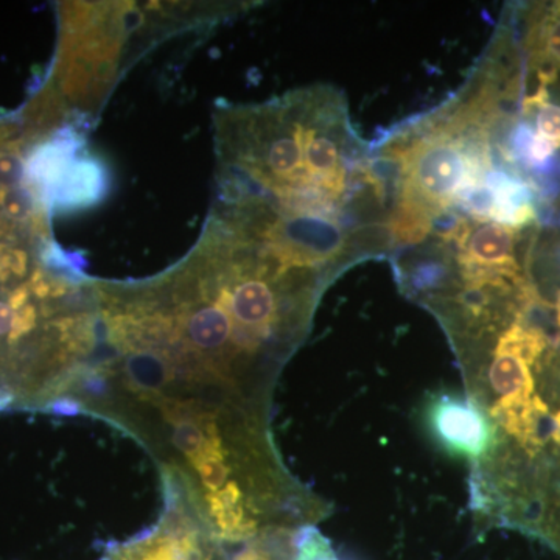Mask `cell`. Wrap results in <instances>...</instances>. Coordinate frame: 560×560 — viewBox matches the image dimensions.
Here are the masks:
<instances>
[{
    "label": "cell",
    "mask_w": 560,
    "mask_h": 560,
    "mask_svg": "<svg viewBox=\"0 0 560 560\" xmlns=\"http://www.w3.org/2000/svg\"><path fill=\"white\" fill-rule=\"evenodd\" d=\"M293 560H341L330 541L318 529L305 526L298 529Z\"/></svg>",
    "instance_id": "9c48e42d"
},
{
    "label": "cell",
    "mask_w": 560,
    "mask_h": 560,
    "mask_svg": "<svg viewBox=\"0 0 560 560\" xmlns=\"http://www.w3.org/2000/svg\"><path fill=\"white\" fill-rule=\"evenodd\" d=\"M492 418L529 453L540 451L551 441L560 445L558 423L539 396L530 397L525 404H495Z\"/></svg>",
    "instance_id": "5b68a950"
},
{
    "label": "cell",
    "mask_w": 560,
    "mask_h": 560,
    "mask_svg": "<svg viewBox=\"0 0 560 560\" xmlns=\"http://www.w3.org/2000/svg\"><path fill=\"white\" fill-rule=\"evenodd\" d=\"M102 560H234L231 545L212 533L189 510L165 501L156 525L139 536L113 545Z\"/></svg>",
    "instance_id": "3957f363"
},
{
    "label": "cell",
    "mask_w": 560,
    "mask_h": 560,
    "mask_svg": "<svg viewBox=\"0 0 560 560\" xmlns=\"http://www.w3.org/2000/svg\"><path fill=\"white\" fill-rule=\"evenodd\" d=\"M423 418L431 436L452 456L477 460L495 445V427L485 408L470 397L436 394L427 404Z\"/></svg>",
    "instance_id": "277c9868"
},
{
    "label": "cell",
    "mask_w": 560,
    "mask_h": 560,
    "mask_svg": "<svg viewBox=\"0 0 560 560\" xmlns=\"http://www.w3.org/2000/svg\"><path fill=\"white\" fill-rule=\"evenodd\" d=\"M338 272L285 220L213 202L200 241L168 270L94 279L95 348L62 416L113 423L205 521L232 517L276 463L268 385Z\"/></svg>",
    "instance_id": "6da1fadb"
},
{
    "label": "cell",
    "mask_w": 560,
    "mask_h": 560,
    "mask_svg": "<svg viewBox=\"0 0 560 560\" xmlns=\"http://www.w3.org/2000/svg\"><path fill=\"white\" fill-rule=\"evenodd\" d=\"M525 51L529 68L539 73L560 70V2H541L530 9L526 21Z\"/></svg>",
    "instance_id": "8992f818"
},
{
    "label": "cell",
    "mask_w": 560,
    "mask_h": 560,
    "mask_svg": "<svg viewBox=\"0 0 560 560\" xmlns=\"http://www.w3.org/2000/svg\"><path fill=\"white\" fill-rule=\"evenodd\" d=\"M556 318H558V326L560 329V293L558 296V305H556Z\"/></svg>",
    "instance_id": "30bf717a"
},
{
    "label": "cell",
    "mask_w": 560,
    "mask_h": 560,
    "mask_svg": "<svg viewBox=\"0 0 560 560\" xmlns=\"http://www.w3.org/2000/svg\"><path fill=\"white\" fill-rule=\"evenodd\" d=\"M537 110L536 128L537 135L550 140L556 147H560V106L548 102V90L540 84L539 90L533 97L526 98L523 103V113L528 116L530 110Z\"/></svg>",
    "instance_id": "ba28073f"
},
{
    "label": "cell",
    "mask_w": 560,
    "mask_h": 560,
    "mask_svg": "<svg viewBox=\"0 0 560 560\" xmlns=\"http://www.w3.org/2000/svg\"><path fill=\"white\" fill-rule=\"evenodd\" d=\"M489 383L500 397L499 404H525L534 394V377L528 364L508 353H493Z\"/></svg>",
    "instance_id": "52a82bcc"
},
{
    "label": "cell",
    "mask_w": 560,
    "mask_h": 560,
    "mask_svg": "<svg viewBox=\"0 0 560 560\" xmlns=\"http://www.w3.org/2000/svg\"><path fill=\"white\" fill-rule=\"evenodd\" d=\"M555 419H556V423H558V429L560 431V410H559L558 415L555 416Z\"/></svg>",
    "instance_id": "8fae6325"
},
{
    "label": "cell",
    "mask_w": 560,
    "mask_h": 560,
    "mask_svg": "<svg viewBox=\"0 0 560 560\" xmlns=\"http://www.w3.org/2000/svg\"><path fill=\"white\" fill-rule=\"evenodd\" d=\"M215 201L260 206L282 217L348 226L359 198H388L366 143L337 88L315 84L259 105L213 114Z\"/></svg>",
    "instance_id": "7a4b0ae2"
}]
</instances>
